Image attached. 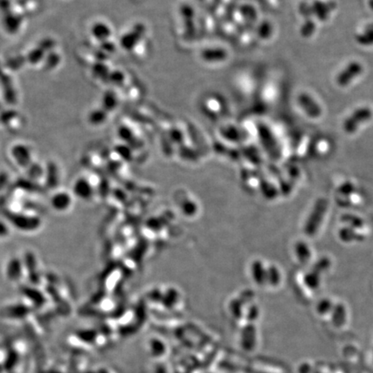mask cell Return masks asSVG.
Wrapping results in <instances>:
<instances>
[{
  "mask_svg": "<svg viewBox=\"0 0 373 373\" xmlns=\"http://www.w3.org/2000/svg\"><path fill=\"white\" fill-rule=\"evenodd\" d=\"M333 307H334V303L332 302V300L325 298L318 302L317 306H316V312L320 315H325L330 313Z\"/></svg>",
  "mask_w": 373,
  "mask_h": 373,
  "instance_id": "cell-20",
  "label": "cell"
},
{
  "mask_svg": "<svg viewBox=\"0 0 373 373\" xmlns=\"http://www.w3.org/2000/svg\"><path fill=\"white\" fill-rule=\"evenodd\" d=\"M315 370V366L311 362L305 361L300 364L298 367V373H314Z\"/></svg>",
  "mask_w": 373,
  "mask_h": 373,
  "instance_id": "cell-26",
  "label": "cell"
},
{
  "mask_svg": "<svg viewBox=\"0 0 373 373\" xmlns=\"http://www.w3.org/2000/svg\"><path fill=\"white\" fill-rule=\"evenodd\" d=\"M9 227L4 222L0 221V238H4L9 234Z\"/></svg>",
  "mask_w": 373,
  "mask_h": 373,
  "instance_id": "cell-28",
  "label": "cell"
},
{
  "mask_svg": "<svg viewBox=\"0 0 373 373\" xmlns=\"http://www.w3.org/2000/svg\"><path fill=\"white\" fill-rule=\"evenodd\" d=\"M267 279L270 284L273 286H277L281 280V275L277 268L271 266L269 268L267 272Z\"/></svg>",
  "mask_w": 373,
  "mask_h": 373,
  "instance_id": "cell-22",
  "label": "cell"
},
{
  "mask_svg": "<svg viewBox=\"0 0 373 373\" xmlns=\"http://www.w3.org/2000/svg\"><path fill=\"white\" fill-rule=\"evenodd\" d=\"M74 194L79 199L86 200L93 195V189L86 179L79 178L75 181L73 187Z\"/></svg>",
  "mask_w": 373,
  "mask_h": 373,
  "instance_id": "cell-11",
  "label": "cell"
},
{
  "mask_svg": "<svg viewBox=\"0 0 373 373\" xmlns=\"http://www.w3.org/2000/svg\"><path fill=\"white\" fill-rule=\"evenodd\" d=\"M371 116L372 113L369 109L364 108L358 110L345 122L344 129L348 133H354L362 123L371 119Z\"/></svg>",
  "mask_w": 373,
  "mask_h": 373,
  "instance_id": "cell-3",
  "label": "cell"
},
{
  "mask_svg": "<svg viewBox=\"0 0 373 373\" xmlns=\"http://www.w3.org/2000/svg\"><path fill=\"white\" fill-rule=\"evenodd\" d=\"M355 191V186L350 182H344L342 185L339 188V192L341 195H352Z\"/></svg>",
  "mask_w": 373,
  "mask_h": 373,
  "instance_id": "cell-25",
  "label": "cell"
},
{
  "mask_svg": "<svg viewBox=\"0 0 373 373\" xmlns=\"http://www.w3.org/2000/svg\"><path fill=\"white\" fill-rule=\"evenodd\" d=\"M298 102L304 112L312 118H317L321 114V109L318 103L307 93H301L299 96Z\"/></svg>",
  "mask_w": 373,
  "mask_h": 373,
  "instance_id": "cell-5",
  "label": "cell"
},
{
  "mask_svg": "<svg viewBox=\"0 0 373 373\" xmlns=\"http://www.w3.org/2000/svg\"><path fill=\"white\" fill-rule=\"evenodd\" d=\"M370 6L372 9L373 10V0H370Z\"/></svg>",
  "mask_w": 373,
  "mask_h": 373,
  "instance_id": "cell-29",
  "label": "cell"
},
{
  "mask_svg": "<svg viewBox=\"0 0 373 373\" xmlns=\"http://www.w3.org/2000/svg\"><path fill=\"white\" fill-rule=\"evenodd\" d=\"M23 266L26 268L27 272H29V278L32 284H37L39 283L40 277L37 272V259L32 253L28 252L24 257Z\"/></svg>",
  "mask_w": 373,
  "mask_h": 373,
  "instance_id": "cell-10",
  "label": "cell"
},
{
  "mask_svg": "<svg viewBox=\"0 0 373 373\" xmlns=\"http://www.w3.org/2000/svg\"><path fill=\"white\" fill-rule=\"evenodd\" d=\"M297 258L301 264H307L311 258L310 249L305 242L299 241L295 245Z\"/></svg>",
  "mask_w": 373,
  "mask_h": 373,
  "instance_id": "cell-15",
  "label": "cell"
},
{
  "mask_svg": "<svg viewBox=\"0 0 373 373\" xmlns=\"http://www.w3.org/2000/svg\"><path fill=\"white\" fill-rule=\"evenodd\" d=\"M52 208L58 212H64L68 210L72 204V197L66 192H58L51 198Z\"/></svg>",
  "mask_w": 373,
  "mask_h": 373,
  "instance_id": "cell-8",
  "label": "cell"
},
{
  "mask_svg": "<svg viewBox=\"0 0 373 373\" xmlns=\"http://www.w3.org/2000/svg\"><path fill=\"white\" fill-rule=\"evenodd\" d=\"M27 172H28L29 179L36 182L39 181L40 179L44 177V175H45V169H43L42 166L37 162H32L27 168Z\"/></svg>",
  "mask_w": 373,
  "mask_h": 373,
  "instance_id": "cell-16",
  "label": "cell"
},
{
  "mask_svg": "<svg viewBox=\"0 0 373 373\" xmlns=\"http://www.w3.org/2000/svg\"><path fill=\"white\" fill-rule=\"evenodd\" d=\"M304 284L310 290H316L320 284V275L314 271L307 272L304 276Z\"/></svg>",
  "mask_w": 373,
  "mask_h": 373,
  "instance_id": "cell-18",
  "label": "cell"
},
{
  "mask_svg": "<svg viewBox=\"0 0 373 373\" xmlns=\"http://www.w3.org/2000/svg\"><path fill=\"white\" fill-rule=\"evenodd\" d=\"M44 178H45L47 188L50 189H55L57 188V186L59 184V171H58L57 166L53 162H50L47 166Z\"/></svg>",
  "mask_w": 373,
  "mask_h": 373,
  "instance_id": "cell-12",
  "label": "cell"
},
{
  "mask_svg": "<svg viewBox=\"0 0 373 373\" xmlns=\"http://www.w3.org/2000/svg\"><path fill=\"white\" fill-rule=\"evenodd\" d=\"M23 293L26 296L27 298H29L30 300H32L34 303H36V305H43L44 302V297L42 294V292H40L37 289H34V288H25L23 290Z\"/></svg>",
  "mask_w": 373,
  "mask_h": 373,
  "instance_id": "cell-19",
  "label": "cell"
},
{
  "mask_svg": "<svg viewBox=\"0 0 373 373\" xmlns=\"http://www.w3.org/2000/svg\"><path fill=\"white\" fill-rule=\"evenodd\" d=\"M9 181V176L5 172L0 173V190H2L6 187Z\"/></svg>",
  "mask_w": 373,
  "mask_h": 373,
  "instance_id": "cell-27",
  "label": "cell"
},
{
  "mask_svg": "<svg viewBox=\"0 0 373 373\" xmlns=\"http://www.w3.org/2000/svg\"><path fill=\"white\" fill-rule=\"evenodd\" d=\"M3 24L4 29L9 33H16L19 30L22 24V18L17 14L8 12L3 17Z\"/></svg>",
  "mask_w": 373,
  "mask_h": 373,
  "instance_id": "cell-13",
  "label": "cell"
},
{
  "mask_svg": "<svg viewBox=\"0 0 373 373\" xmlns=\"http://www.w3.org/2000/svg\"><path fill=\"white\" fill-rule=\"evenodd\" d=\"M332 318L331 322L333 326L337 329H341L345 327L347 323V308L344 306V304L337 303L334 305L333 309L331 311Z\"/></svg>",
  "mask_w": 373,
  "mask_h": 373,
  "instance_id": "cell-7",
  "label": "cell"
},
{
  "mask_svg": "<svg viewBox=\"0 0 373 373\" xmlns=\"http://www.w3.org/2000/svg\"><path fill=\"white\" fill-rule=\"evenodd\" d=\"M4 215L10 224L20 231H36L42 224L41 220L35 215L20 214L16 212H6Z\"/></svg>",
  "mask_w": 373,
  "mask_h": 373,
  "instance_id": "cell-2",
  "label": "cell"
},
{
  "mask_svg": "<svg viewBox=\"0 0 373 373\" xmlns=\"http://www.w3.org/2000/svg\"><path fill=\"white\" fill-rule=\"evenodd\" d=\"M340 220L343 223H347L349 224L350 227L354 228V229H361L365 224V222L362 219L352 214H345L340 217Z\"/></svg>",
  "mask_w": 373,
  "mask_h": 373,
  "instance_id": "cell-17",
  "label": "cell"
},
{
  "mask_svg": "<svg viewBox=\"0 0 373 373\" xmlns=\"http://www.w3.org/2000/svg\"><path fill=\"white\" fill-rule=\"evenodd\" d=\"M361 72H362V67L360 64L357 63H351L340 74L337 79L338 84H340L341 86H347L350 81L355 79Z\"/></svg>",
  "mask_w": 373,
  "mask_h": 373,
  "instance_id": "cell-6",
  "label": "cell"
},
{
  "mask_svg": "<svg viewBox=\"0 0 373 373\" xmlns=\"http://www.w3.org/2000/svg\"><path fill=\"white\" fill-rule=\"evenodd\" d=\"M24 269L23 263L18 258L10 259L6 267V277L10 281H18L22 278Z\"/></svg>",
  "mask_w": 373,
  "mask_h": 373,
  "instance_id": "cell-9",
  "label": "cell"
},
{
  "mask_svg": "<svg viewBox=\"0 0 373 373\" xmlns=\"http://www.w3.org/2000/svg\"><path fill=\"white\" fill-rule=\"evenodd\" d=\"M13 160L22 168H28L32 163V154L29 147L24 145H16L10 150Z\"/></svg>",
  "mask_w": 373,
  "mask_h": 373,
  "instance_id": "cell-4",
  "label": "cell"
},
{
  "mask_svg": "<svg viewBox=\"0 0 373 373\" xmlns=\"http://www.w3.org/2000/svg\"><path fill=\"white\" fill-rule=\"evenodd\" d=\"M328 202L327 199L320 198L314 203L310 215H308L304 224L303 231L308 237H313L317 232L324 217L327 214Z\"/></svg>",
  "mask_w": 373,
  "mask_h": 373,
  "instance_id": "cell-1",
  "label": "cell"
},
{
  "mask_svg": "<svg viewBox=\"0 0 373 373\" xmlns=\"http://www.w3.org/2000/svg\"><path fill=\"white\" fill-rule=\"evenodd\" d=\"M106 30H107L106 29V26H104L103 24H95L93 27L92 32H93V35L96 38L102 39V38L106 37Z\"/></svg>",
  "mask_w": 373,
  "mask_h": 373,
  "instance_id": "cell-24",
  "label": "cell"
},
{
  "mask_svg": "<svg viewBox=\"0 0 373 373\" xmlns=\"http://www.w3.org/2000/svg\"><path fill=\"white\" fill-rule=\"evenodd\" d=\"M330 259L328 258H326V257H324V258H320V259H319V260L313 265L312 271H315V272H317V273H319V274L320 275L321 273H323L325 271H327V270L330 268Z\"/></svg>",
  "mask_w": 373,
  "mask_h": 373,
  "instance_id": "cell-21",
  "label": "cell"
},
{
  "mask_svg": "<svg viewBox=\"0 0 373 373\" xmlns=\"http://www.w3.org/2000/svg\"><path fill=\"white\" fill-rule=\"evenodd\" d=\"M44 57V52L42 48H37L36 50L30 51V55L28 56V60L30 63L32 64H37L39 63L41 60L43 59Z\"/></svg>",
  "mask_w": 373,
  "mask_h": 373,
  "instance_id": "cell-23",
  "label": "cell"
},
{
  "mask_svg": "<svg viewBox=\"0 0 373 373\" xmlns=\"http://www.w3.org/2000/svg\"><path fill=\"white\" fill-rule=\"evenodd\" d=\"M339 237L342 241L346 242V243L360 241V240H363L365 238L363 235L357 232L356 229L350 227V226L341 228L339 231Z\"/></svg>",
  "mask_w": 373,
  "mask_h": 373,
  "instance_id": "cell-14",
  "label": "cell"
}]
</instances>
